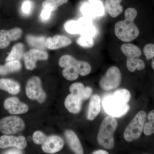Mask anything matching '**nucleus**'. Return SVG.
<instances>
[{
	"instance_id": "f257e3e1",
	"label": "nucleus",
	"mask_w": 154,
	"mask_h": 154,
	"mask_svg": "<svg viewBox=\"0 0 154 154\" xmlns=\"http://www.w3.org/2000/svg\"><path fill=\"white\" fill-rule=\"evenodd\" d=\"M124 15L125 20L116 23L114 31L119 39L124 42H130L139 35V29L134 23L137 11L134 8H128L125 10Z\"/></svg>"
},
{
	"instance_id": "f03ea898",
	"label": "nucleus",
	"mask_w": 154,
	"mask_h": 154,
	"mask_svg": "<svg viewBox=\"0 0 154 154\" xmlns=\"http://www.w3.org/2000/svg\"><path fill=\"white\" fill-rule=\"evenodd\" d=\"M117 125L116 119L111 116L105 117L102 121L97 136V141L99 144L104 148L111 149L114 147L113 134Z\"/></svg>"
},
{
	"instance_id": "7ed1b4c3",
	"label": "nucleus",
	"mask_w": 154,
	"mask_h": 154,
	"mask_svg": "<svg viewBox=\"0 0 154 154\" xmlns=\"http://www.w3.org/2000/svg\"><path fill=\"white\" fill-rule=\"evenodd\" d=\"M146 118V113L144 111L139 112L133 119L125 130L123 136L128 142L137 140L141 135Z\"/></svg>"
},
{
	"instance_id": "20e7f679",
	"label": "nucleus",
	"mask_w": 154,
	"mask_h": 154,
	"mask_svg": "<svg viewBox=\"0 0 154 154\" xmlns=\"http://www.w3.org/2000/svg\"><path fill=\"white\" fill-rule=\"evenodd\" d=\"M103 106L106 112L113 117H120L125 115L130 109L128 103L119 100L113 95L105 97Z\"/></svg>"
},
{
	"instance_id": "39448f33",
	"label": "nucleus",
	"mask_w": 154,
	"mask_h": 154,
	"mask_svg": "<svg viewBox=\"0 0 154 154\" xmlns=\"http://www.w3.org/2000/svg\"><path fill=\"white\" fill-rule=\"evenodd\" d=\"M121 80V73L119 69L116 66H111L100 80L99 85L104 91H110L118 88Z\"/></svg>"
},
{
	"instance_id": "423d86ee",
	"label": "nucleus",
	"mask_w": 154,
	"mask_h": 154,
	"mask_svg": "<svg viewBox=\"0 0 154 154\" xmlns=\"http://www.w3.org/2000/svg\"><path fill=\"white\" fill-rule=\"evenodd\" d=\"M25 127V122L18 116H7L0 120V131L5 135L18 133Z\"/></svg>"
},
{
	"instance_id": "0eeeda50",
	"label": "nucleus",
	"mask_w": 154,
	"mask_h": 154,
	"mask_svg": "<svg viewBox=\"0 0 154 154\" xmlns=\"http://www.w3.org/2000/svg\"><path fill=\"white\" fill-rule=\"evenodd\" d=\"M27 96L31 100H36L39 103H43L46 95L42 88L41 82L38 77H33L27 82L26 86Z\"/></svg>"
},
{
	"instance_id": "6e6552de",
	"label": "nucleus",
	"mask_w": 154,
	"mask_h": 154,
	"mask_svg": "<svg viewBox=\"0 0 154 154\" xmlns=\"http://www.w3.org/2000/svg\"><path fill=\"white\" fill-rule=\"evenodd\" d=\"M59 65L61 67L64 68L70 65H73L77 67L80 75L82 76L89 75L91 71V66L90 64L84 61L77 60L70 55L62 56L59 60Z\"/></svg>"
},
{
	"instance_id": "1a4fd4ad",
	"label": "nucleus",
	"mask_w": 154,
	"mask_h": 154,
	"mask_svg": "<svg viewBox=\"0 0 154 154\" xmlns=\"http://www.w3.org/2000/svg\"><path fill=\"white\" fill-rule=\"evenodd\" d=\"M48 57V54L46 51L36 49L30 50L24 54L25 67L27 69L32 70L36 67L37 61L47 60Z\"/></svg>"
},
{
	"instance_id": "9d476101",
	"label": "nucleus",
	"mask_w": 154,
	"mask_h": 154,
	"mask_svg": "<svg viewBox=\"0 0 154 154\" xmlns=\"http://www.w3.org/2000/svg\"><path fill=\"white\" fill-rule=\"evenodd\" d=\"M27 146V141L23 136L3 135L0 137V148L15 147L20 150L23 149Z\"/></svg>"
},
{
	"instance_id": "9b49d317",
	"label": "nucleus",
	"mask_w": 154,
	"mask_h": 154,
	"mask_svg": "<svg viewBox=\"0 0 154 154\" xmlns=\"http://www.w3.org/2000/svg\"><path fill=\"white\" fill-rule=\"evenodd\" d=\"M22 29L19 28L0 30V49L8 47L11 41L18 40L22 36Z\"/></svg>"
},
{
	"instance_id": "f8f14e48",
	"label": "nucleus",
	"mask_w": 154,
	"mask_h": 154,
	"mask_svg": "<svg viewBox=\"0 0 154 154\" xmlns=\"http://www.w3.org/2000/svg\"><path fill=\"white\" fill-rule=\"evenodd\" d=\"M42 149L45 152L54 154L59 152L63 148L64 141L62 138L57 136L47 137L44 143L42 145Z\"/></svg>"
},
{
	"instance_id": "ddd939ff",
	"label": "nucleus",
	"mask_w": 154,
	"mask_h": 154,
	"mask_svg": "<svg viewBox=\"0 0 154 154\" xmlns=\"http://www.w3.org/2000/svg\"><path fill=\"white\" fill-rule=\"evenodd\" d=\"M6 110L12 114H23L28 110V105L20 102L17 97H11L6 99L4 102Z\"/></svg>"
},
{
	"instance_id": "4468645a",
	"label": "nucleus",
	"mask_w": 154,
	"mask_h": 154,
	"mask_svg": "<svg viewBox=\"0 0 154 154\" xmlns=\"http://www.w3.org/2000/svg\"><path fill=\"white\" fill-rule=\"evenodd\" d=\"M77 21L80 26V35L90 36L92 38L96 36L97 30L94 25L91 18L84 16L80 17Z\"/></svg>"
},
{
	"instance_id": "2eb2a0df",
	"label": "nucleus",
	"mask_w": 154,
	"mask_h": 154,
	"mask_svg": "<svg viewBox=\"0 0 154 154\" xmlns=\"http://www.w3.org/2000/svg\"><path fill=\"white\" fill-rule=\"evenodd\" d=\"M72 41L70 38L63 35H55L53 37L46 38L45 46L50 50L59 49L66 47L71 44Z\"/></svg>"
},
{
	"instance_id": "dca6fc26",
	"label": "nucleus",
	"mask_w": 154,
	"mask_h": 154,
	"mask_svg": "<svg viewBox=\"0 0 154 154\" xmlns=\"http://www.w3.org/2000/svg\"><path fill=\"white\" fill-rule=\"evenodd\" d=\"M82 101L79 96L71 94L66 98L65 106L71 113L77 114L81 111Z\"/></svg>"
},
{
	"instance_id": "f3484780",
	"label": "nucleus",
	"mask_w": 154,
	"mask_h": 154,
	"mask_svg": "<svg viewBox=\"0 0 154 154\" xmlns=\"http://www.w3.org/2000/svg\"><path fill=\"white\" fill-rule=\"evenodd\" d=\"M65 135L70 147L74 152L77 154L84 153V150L81 142L73 131L70 130H66L65 132Z\"/></svg>"
},
{
	"instance_id": "a211bd4d",
	"label": "nucleus",
	"mask_w": 154,
	"mask_h": 154,
	"mask_svg": "<svg viewBox=\"0 0 154 154\" xmlns=\"http://www.w3.org/2000/svg\"><path fill=\"white\" fill-rule=\"evenodd\" d=\"M100 102V97L98 95H94L91 97L88 109V120L93 121L99 115L101 110Z\"/></svg>"
},
{
	"instance_id": "6ab92c4d",
	"label": "nucleus",
	"mask_w": 154,
	"mask_h": 154,
	"mask_svg": "<svg viewBox=\"0 0 154 154\" xmlns=\"http://www.w3.org/2000/svg\"><path fill=\"white\" fill-rule=\"evenodd\" d=\"M122 0H106L105 8L108 14L112 18L118 17L122 13L123 7L120 5Z\"/></svg>"
},
{
	"instance_id": "aec40b11",
	"label": "nucleus",
	"mask_w": 154,
	"mask_h": 154,
	"mask_svg": "<svg viewBox=\"0 0 154 154\" xmlns=\"http://www.w3.org/2000/svg\"><path fill=\"white\" fill-rule=\"evenodd\" d=\"M0 89L12 95H16L20 91V86L19 83L13 80L3 79H0Z\"/></svg>"
},
{
	"instance_id": "412c9836",
	"label": "nucleus",
	"mask_w": 154,
	"mask_h": 154,
	"mask_svg": "<svg viewBox=\"0 0 154 154\" xmlns=\"http://www.w3.org/2000/svg\"><path fill=\"white\" fill-rule=\"evenodd\" d=\"M121 50L127 58H139L142 54L140 48L131 43H125L122 45Z\"/></svg>"
},
{
	"instance_id": "4be33fe9",
	"label": "nucleus",
	"mask_w": 154,
	"mask_h": 154,
	"mask_svg": "<svg viewBox=\"0 0 154 154\" xmlns=\"http://www.w3.org/2000/svg\"><path fill=\"white\" fill-rule=\"evenodd\" d=\"M22 67V64L19 61L8 62L4 65H0V76L19 71Z\"/></svg>"
},
{
	"instance_id": "5701e85b",
	"label": "nucleus",
	"mask_w": 154,
	"mask_h": 154,
	"mask_svg": "<svg viewBox=\"0 0 154 154\" xmlns=\"http://www.w3.org/2000/svg\"><path fill=\"white\" fill-rule=\"evenodd\" d=\"M24 45L22 43H18L14 45L8 56L6 58L7 62L12 61H19L24 56Z\"/></svg>"
},
{
	"instance_id": "b1692460",
	"label": "nucleus",
	"mask_w": 154,
	"mask_h": 154,
	"mask_svg": "<svg viewBox=\"0 0 154 154\" xmlns=\"http://www.w3.org/2000/svg\"><path fill=\"white\" fill-rule=\"evenodd\" d=\"M126 66L130 72H133L136 70H143L145 67V64L139 58H127Z\"/></svg>"
},
{
	"instance_id": "393cba45",
	"label": "nucleus",
	"mask_w": 154,
	"mask_h": 154,
	"mask_svg": "<svg viewBox=\"0 0 154 154\" xmlns=\"http://www.w3.org/2000/svg\"><path fill=\"white\" fill-rule=\"evenodd\" d=\"M46 38L44 36H35L28 35L26 40L28 44L31 46L36 47L38 49H45V46Z\"/></svg>"
},
{
	"instance_id": "a878e982",
	"label": "nucleus",
	"mask_w": 154,
	"mask_h": 154,
	"mask_svg": "<svg viewBox=\"0 0 154 154\" xmlns=\"http://www.w3.org/2000/svg\"><path fill=\"white\" fill-rule=\"evenodd\" d=\"M63 76L69 81H75L79 77V72L77 67L73 65H70L64 68L62 71Z\"/></svg>"
},
{
	"instance_id": "bb28decb",
	"label": "nucleus",
	"mask_w": 154,
	"mask_h": 154,
	"mask_svg": "<svg viewBox=\"0 0 154 154\" xmlns=\"http://www.w3.org/2000/svg\"><path fill=\"white\" fill-rule=\"evenodd\" d=\"M148 121L145 123L143 132L146 136H150L154 134V110L151 111L147 116Z\"/></svg>"
},
{
	"instance_id": "cd10ccee",
	"label": "nucleus",
	"mask_w": 154,
	"mask_h": 154,
	"mask_svg": "<svg viewBox=\"0 0 154 154\" xmlns=\"http://www.w3.org/2000/svg\"><path fill=\"white\" fill-rule=\"evenodd\" d=\"M65 30L70 34H79L80 28L78 21L70 20L67 21L64 24Z\"/></svg>"
},
{
	"instance_id": "c85d7f7f",
	"label": "nucleus",
	"mask_w": 154,
	"mask_h": 154,
	"mask_svg": "<svg viewBox=\"0 0 154 154\" xmlns=\"http://www.w3.org/2000/svg\"><path fill=\"white\" fill-rule=\"evenodd\" d=\"M113 96L119 100L127 103L129 102L131 98L129 91L125 89L117 90L114 92Z\"/></svg>"
},
{
	"instance_id": "c756f323",
	"label": "nucleus",
	"mask_w": 154,
	"mask_h": 154,
	"mask_svg": "<svg viewBox=\"0 0 154 154\" xmlns=\"http://www.w3.org/2000/svg\"><path fill=\"white\" fill-rule=\"evenodd\" d=\"M85 87L81 83H75L72 84L69 88L71 94H74L79 97L84 101V92Z\"/></svg>"
},
{
	"instance_id": "7c9ffc66",
	"label": "nucleus",
	"mask_w": 154,
	"mask_h": 154,
	"mask_svg": "<svg viewBox=\"0 0 154 154\" xmlns=\"http://www.w3.org/2000/svg\"><path fill=\"white\" fill-rule=\"evenodd\" d=\"M68 0H45L42 4V7H48L53 11H55L60 6L66 4Z\"/></svg>"
},
{
	"instance_id": "2f4dec72",
	"label": "nucleus",
	"mask_w": 154,
	"mask_h": 154,
	"mask_svg": "<svg viewBox=\"0 0 154 154\" xmlns=\"http://www.w3.org/2000/svg\"><path fill=\"white\" fill-rule=\"evenodd\" d=\"M80 10L85 17H89L92 19L97 17L96 12L91 4L85 3L81 7Z\"/></svg>"
},
{
	"instance_id": "473e14b6",
	"label": "nucleus",
	"mask_w": 154,
	"mask_h": 154,
	"mask_svg": "<svg viewBox=\"0 0 154 154\" xmlns=\"http://www.w3.org/2000/svg\"><path fill=\"white\" fill-rule=\"evenodd\" d=\"M93 6L97 17H101L105 14V9L100 0H89Z\"/></svg>"
},
{
	"instance_id": "72a5a7b5",
	"label": "nucleus",
	"mask_w": 154,
	"mask_h": 154,
	"mask_svg": "<svg viewBox=\"0 0 154 154\" xmlns=\"http://www.w3.org/2000/svg\"><path fill=\"white\" fill-rule=\"evenodd\" d=\"M77 43L85 48H91L94 45V40L93 38L90 36L81 35L77 41Z\"/></svg>"
},
{
	"instance_id": "f704fd0d",
	"label": "nucleus",
	"mask_w": 154,
	"mask_h": 154,
	"mask_svg": "<svg viewBox=\"0 0 154 154\" xmlns=\"http://www.w3.org/2000/svg\"><path fill=\"white\" fill-rule=\"evenodd\" d=\"M47 137L40 131H36L33 133V140L34 143L38 145H42L45 141Z\"/></svg>"
},
{
	"instance_id": "c9c22d12",
	"label": "nucleus",
	"mask_w": 154,
	"mask_h": 154,
	"mask_svg": "<svg viewBox=\"0 0 154 154\" xmlns=\"http://www.w3.org/2000/svg\"><path fill=\"white\" fill-rule=\"evenodd\" d=\"M33 8V4L30 0H25L23 2L22 6V13L25 15L30 14Z\"/></svg>"
},
{
	"instance_id": "e433bc0d",
	"label": "nucleus",
	"mask_w": 154,
	"mask_h": 154,
	"mask_svg": "<svg viewBox=\"0 0 154 154\" xmlns=\"http://www.w3.org/2000/svg\"><path fill=\"white\" fill-rule=\"evenodd\" d=\"M43 9L42 11L41 14V19L43 20H47L50 19L51 15V12H52L51 9L48 7H43Z\"/></svg>"
},
{
	"instance_id": "4c0bfd02",
	"label": "nucleus",
	"mask_w": 154,
	"mask_h": 154,
	"mask_svg": "<svg viewBox=\"0 0 154 154\" xmlns=\"http://www.w3.org/2000/svg\"><path fill=\"white\" fill-rule=\"evenodd\" d=\"M92 92H93V90L90 87H87L85 88L84 89V97H83L84 100L89 99L91 97Z\"/></svg>"
},
{
	"instance_id": "58836bf2",
	"label": "nucleus",
	"mask_w": 154,
	"mask_h": 154,
	"mask_svg": "<svg viewBox=\"0 0 154 154\" xmlns=\"http://www.w3.org/2000/svg\"><path fill=\"white\" fill-rule=\"evenodd\" d=\"M22 152L20 150V149H14L10 150L8 151L5 153V154H22Z\"/></svg>"
},
{
	"instance_id": "ea45409f",
	"label": "nucleus",
	"mask_w": 154,
	"mask_h": 154,
	"mask_svg": "<svg viewBox=\"0 0 154 154\" xmlns=\"http://www.w3.org/2000/svg\"><path fill=\"white\" fill-rule=\"evenodd\" d=\"M93 154H108L109 153L104 150H98L92 153Z\"/></svg>"
},
{
	"instance_id": "a19ab883",
	"label": "nucleus",
	"mask_w": 154,
	"mask_h": 154,
	"mask_svg": "<svg viewBox=\"0 0 154 154\" xmlns=\"http://www.w3.org/2000/svg\"><path fill=\"white\" fill-rule=\"evenodd\" d=\"M152 60L151 64L152 67V69L154 70V56L152 58Z\"/></svg>"
}]
</instances>
